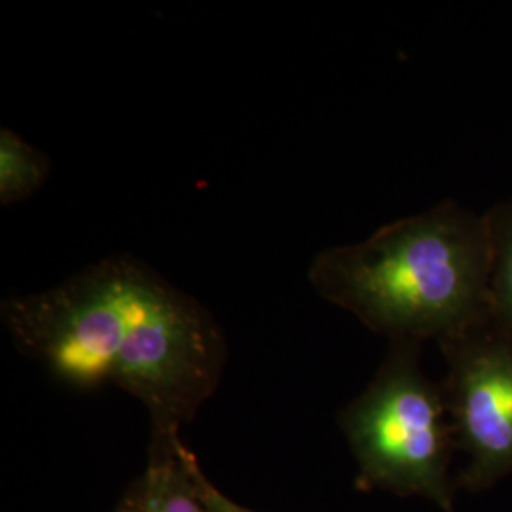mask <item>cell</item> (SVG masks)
<instances>
[{
    "label": "cell",
    "instance_id": "obj_4",
    "mask_svg": "<svg viewBox=\"0 0 512 512\" xmlns=\"http://www.w3.org/2000/svg\"><path fill=\"white\" fill-rule=\"evenodd\" d=\"M440 348L456 448L469 456L458 484L486 490L512 473V334L488 317Z\"/></svg>",
    "mask_w": 512,
    "mask_h": 512
},
{
    "label": "cell",
    "instance_id": "obj_3",
    "mask_svg": "<svg viewBox=\"0 0 512 512\" xmlns=\"http://www.w3.org/2000/svg\"><path fill=\"white\" fill-rule=\"evenodd\" d=\"M357 488L420 495L454 512V429L442 387L421 370L418 344H393L372 384L340 414Z\"/></svg>",
    "mask_w": 512,
    "mask_h": 512
},
{
    "label": "cell",
    "instance_id": "obj_1",
    "mask_svg": "<svg viewBox=\"0 0 512 512\" xmlns=\"http://www.w3.org/2000/svg\"><path fill=\"white\" fill-rule=\"evenodd\" d=\"M14 344L76 389L114 384L147 408L150 446H175L219 387L213 315L139 258L109 256L42 293L6 298Z\"/></svg>",
    "mask_w": 512,
    "mask_h": 512
},
{
    "label": "cell",
    "instance_id": "obj_5",
    "mask_svg": "<svg viewBox=\"0 0 512 512\" xmlns=\"http://www.w3.org/2000/svg\"><path fill=\"white\" fill-rule=\"evenodd\" d=\"M183 440L150 446L148 465L114 512H207L186 459Z\"/></svg>",
    "mask_w": 512,
    "mask_h": 512
},
{
    "label": "cell",
    "instance_id": "obj_2",
    "mask_svg": "<svg viewBox=\"0 0 512 512\" xmlns=\"http://www.w3.org/2000/svg\"><path fill=\"white\" fill-rule=\"evenodd\" d=\"M486 217L452 203L313 258L311 287L393 344H444L490 317Z\"/></svg>",
    "mask_w": 512,
    "mask_h": 512
},
{
    "label": "cell",
    "instance_id": "obj_6",
    "mask_svg": "<svg viewBox=\"0 0 512 512\" xmlns=\"http://www.w3.org/2000/svg\"><path fill=\"white\" fill-rule=\"evenodd\" d=\"M50 175L48 156L19 137L14 129L0 131V202H23L42 188Z\"/></svg>",
    "mask_w": 512,
    "mask_h": 512
},
{
    "label": "cell",
    "instance_id": "obj_7",
    "mask_svg": "<svg viewBox=\"0 0 512 512\" xmlns=\"http://www.w3.org/2000/svg\"><path fill=\"white\" fill-rule=\"evenodd\" d=\"M492 266L488 306L490 317L512 334V203L497 205L488 215Z\"/></svg>",
    "mask_w": 512,
    "mask_h": 512
},
{
    "label": "cell",
    "instance_id": "obj_8",
    "mask_svg": "<svg viewBox=\"0 0 512 512\" xmlns=\"http://www.w3.org/2000/svg\"><path fill=\"white\" fill-rule=\"evenodd\" d=\"M186 459H188V467H190L192 476L196 480L198 492H200V497H202L203 505H205L207 512H255L241 507L238 503H234L230 497L222 494L217 486H213L209 482V478L203 473L198 459L194 458V454L190 450L186 452Z\"/></svg>",
    "mask_w": 512,
    "mask_h": 512
}]
</instances>
